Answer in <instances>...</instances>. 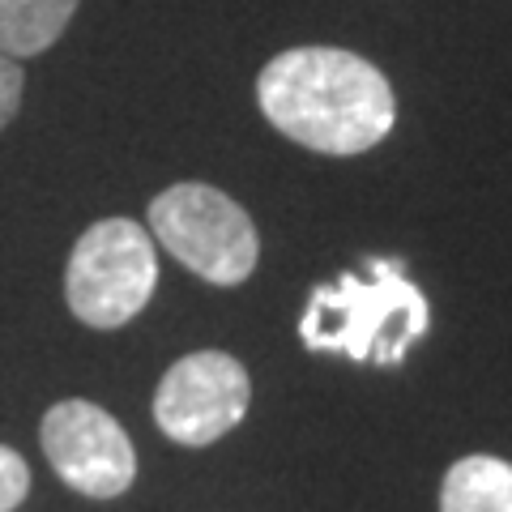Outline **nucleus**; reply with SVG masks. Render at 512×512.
I'll use <instances>...</instances> for the list:
<instances>
[{
	"mask_svg": "<svg viewBox=\"0 0 512 512\" xmlns=\"http://www.w3.org/2000/svg\"><path fill=\"white\" fill-rule=\"evenodd\" d=\"M440 512H512V461L474 453L448 466Z\"/></svg>",
	"mask_w": 512,
	"mask_h": 512,
	"instance_id": "6e6552de",
	"label": "nucleus"
},
{
	"mask_svg": "<svg viewBox=\"0 0 512 512\" xmlns=\"http://www.w3.org/2000/svg\"><path fill=\"white\" fill-rule=\"evenodd\" d=\"M82 0H0V56L35 60L77 18Z\"/></svg>",
	"mask_w": 512,
	"mask_h": 512,
	"instance_id": "0eeeda50",
	"label": "nucleus"
},
{
	"mask_svg": "<svg viewBox=\"0 0 512 512\" xmlns=\"http://www.w3.org/2000/svg\"><path fill=\"white\" fill-rule=\"evenodd\" d=\"M22 94H26V69L18 60L0 56V133L13 124V116H18Z\"/></svg>",
	"mask_w": 512,
	"mask_h": 512,
	"instance_id": "9d476101",
	"label": "nucleus"
},
{
	"mask_svg": "<svg viewBox=\"0 0 512 512\" xmlns=\"http://www.w3.org/2000/svg\"><path fill=\"white\" fill-rule=\"evenodd\" d=\"M39 440L52 470L90 500H116L137 478V453L128 431L103 406L82 402V397H69L47 410Z\"/></svg>",
	"mask_w": 512,
	"mask_h": 512,
	"instance_id": "423d86ee",
	"label": "nucleus"
},
{
	"mask_svg": "<svg viewBox=\"0 0 512 512\" xmlns=\"http://www.w3.org/2000/svg\"><path fill=\"white\" fill-rule=\"evenodd\" d=\"M150 231L184 269L214 286H239L261 261L248 210L214 184H171L150 201Z\"/></svg>",
	"mask_w": 512,
	"mask_h": 512,
	"instance_id": "7ed1b4c3",
	"label": "nucleus"
},
{
	"mask_svg": "<svg viewBox=\"0 0 512 512\" xmlns=\"http://www.w3.org/2000/svg\"><path fill=\"white\" fill-rule=\"evenodd\" d=\"M30 491V466L22 453H13L9 444H0V512H13Z\"/></svg>",
	"mask_w": 512,
	"mask_h": 512,
	"instance_id": "1a4fd4ad",
	"label": "nucleus"
},
{
	"mask_svg": "<svg viewBox=\"0 0 512 512\" xmlns=\"http://www.w3.org/2000/svg\"><path fill=\"white\" fill-rule=\"evenodd\" d=\"M265 120L295 146L350 158L393 133L397 99L372 60L346 47H291L256 77Z\"/></svg>",
	"mask_w": 512,
	"mask_h": 512,
	"instance_id": "f257e3e1",
	"label": "nucleus"
},
{
	"mask_svg": "<svg viewBox=\"0 0 512 512\" xmlns=\"http://www.w3.org/2000/svg\"><path fill=\"white\" fill-rule=\"evenodd\" d=\"M158 286L154 235L133 218H103L77 235L64 265L69 312L90 329H120Z\"/></svg>",
	"mask_w": 512,
	"mask_h": 512,
	"instance_id": "20e7f679",
	"label": "nucleus"
},
{
	"mask_svg": "<svg viewBox=\"0 0 512 512\" xmlns=\"http://www.w3.org/2000/svg\"><path fill=\"white\" fill-rule=\"evenodd\" d=\"M252 402L248 367L227 350H192L167 367L154 393V423L167 440L205 448L244 423Z\"/></svg>",
	"mask_w": 512,
	"mask_h": 512,
	"instance_id": "39448f33",
	"label": "nucleus"
},
{
	"mask_svg": "<svg viewBox=\"0 0 512 512\" xmlns=\"http://www.w3.org/2000/svg\"><path fill=\"white\" fill-rule=\"evenodd\" d=\"M299 329L312 350H342L359 363H397L427 329V303L397 274L372 282L342 278L312 295Z\"/></svg>",
	"mask_w": 512,
	"mask_h": 512,
	"instance_id": "f03ea898",
	"label": "nucleus"
}]
</instances>
